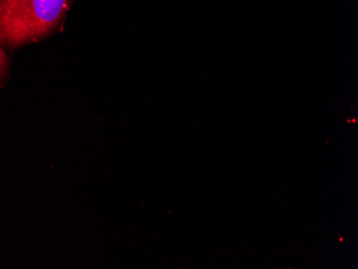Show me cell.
Segmentation results:
<instances>
[{
    "label": "cell",
    "mask_w": 358,
    "mask_h": 269,
    "mask_svg": "<svg viewBox=\"0 0 358 269\" xmlns=\"http://www.w3.org/2000/svg\"><path fill=\"white\" fill-rule=\"evenodd\" d=\"M7 56H6L5 52L1 49L0 46V80L5 75L6 71H7Z\"/></svg>",
    "instance_id": "cell-2"
},
{
    "label": "cell",
    "mask_w": 358,
    "mask_h": 269,
    "mask_svg": "<svg viewBox=\"0 0 358 269\" xmlns=\"http://www.w3.org/2000/svg\"><path fill=\"white\" fill-rule=\"evenodd\" d=\"M69 6L70 0H0V44L15 48L45 37Z\"/></svg>",
    "instance_id": "cell-1"
}]
</instances>
